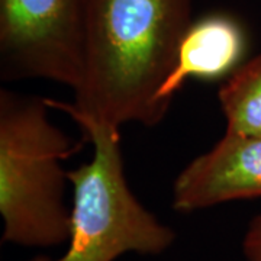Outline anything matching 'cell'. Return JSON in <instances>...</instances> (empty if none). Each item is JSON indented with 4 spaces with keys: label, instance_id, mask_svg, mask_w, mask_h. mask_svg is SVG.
<instances>
[{
    "label": "cell",
    "instance_id": "7",
    "mask_svg": "<svg viewBox=\"0 0 261 261\" xmlns=\"http://www.w3.org/2000/svg\"><path fill=\"white\" fill-rule=\"evenodd\" d=\"M226 130L261 138V54L240 65L218 92Z\"/></svg>",
    "mask_w": 261,
    "mask_h": 261
},
{
    "label": "cell",
    "instance_id": "5",
    "mask_svg": "<svg viewBox=\"0 0 261 261\" xmlns=\"http://www.w3.org/2000/svg\"><path fill=\"white\" fill-rule=\"evenodd\" d=\"M254 197H261V138L225 130L212 148L180 171L171 205L189 214Z\"/></svg>",
    "mask_w": 261,
    "mask_h": 261
},
{
    "label": "cell",
    "instance_id": "8",
    "mask_svg": "<svg viewBox=\"0 0 261 261\" xmlns=\"http://www.w3.org/2000/svg\"><path fill=\"white\" fill-rule=\"evenodd\" d=\"M245 261H261V214L255 215L247 226L243 238Z\"/></svg>",
    "mask_w": 261,
    "mask_h": 261
},
{
    "label": "cell",
    "instance_id": "2",
    "mask_svg": "<svg viewBox=\"0 0 261 261\" xmlns=\"http://www.w3.org/2000/svg\"><path fill=\"white\" fill-rule=\"evenodd\" d=\"M47 99L0 90L2 241L29 248L68 243L71 207L61 163L77 147L48 118Z\"/></svg>",
    "mask_w": 261,
    "mask_h": 261
},
{
    "label": "cell",
    "instance_id": "9",
    "mask_svg": "<svg viewBox=\"0 0 261 261\" xmlns=\"http://www.w3.org/2000/svg\"><path fill=\"white\" fill-rule=\"evenodd\" d=\"M31 261H42V255H37L35 258H32Z\"/></svg>",
    "mask_w": 261,
    "mask_h": 261
},
{
    "label": "cell",
    "instance_id": "6",
    "mask_svg": "<svg viewBox=\"0 0 261 261\" xmlns=\"http://www.w3.org/2000/svg\"><path fill=\"white\" fill-rule=\"evenodd\" d=\"M244 53L243 27L232 16L214 13L193 20L181 39L174 68L160 90L161 105L168 111L189 79L216 80L232 74Z\"/></svg>",
    "mask_w": 261,
    "mask_h": 261
},
{
    "label": "cell",
    "instance_id": "1",
    "mask_svg": "<svg viewBox=\"0 0 261 261\" xmlns=\"http://www.w3.org/2000/svg\"><path fill=\"white\" fill-rule=\"evenodd\" d=\"M193 22V0H87L83 80L73 103L47 99L75 122L155 126L159 93Z\"/></svg>",
    "mask_w": 261,
    "mask_h": 261
},
{
    "label": "cell",
    "instance_id": "4",
    "mask_svg": "<svg viewBox=\"0 0 261 261\" xmlns=\"http://www.w3.org/2000/svg\"><path fill=\"white\" fill-rule=\"evenodd\" d=\"M87 0H0V77L44 79L73 92L84 71Z\"/></svg>",
    "mask_w": 261,
    "mask_h": 261
},
{
    "label": "cell",
    "instance_id": "3",
    "mask_svg": "<svg viewBox=\"0 0 261 261\" xmlns=\"http://www.w3.org/2000/svg\"><path fill=\"white\" fill-rule=\"evenodd\" d=\"M77 123L93 144V159L67 171L73 186L70 240L60 258L42 255V261H116L128 252L160 255L167 251L176 232L128 186L121 128L94 121Z\"/></svg>",
    "mask_w": 261,
    "mask_h": 261
}]
</instances>
